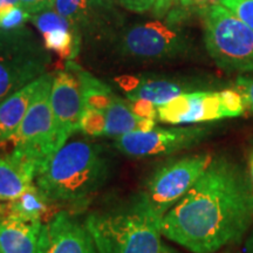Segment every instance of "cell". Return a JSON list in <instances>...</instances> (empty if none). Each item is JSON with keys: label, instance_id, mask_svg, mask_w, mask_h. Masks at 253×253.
<instances>
[{"label": "cell", "instance_id": "6da1fadb", "mask_svg": "<svg viewBox=\"0 0 253 253\" xmlns=\"http://www.w3.org/2000/svg\"><path fill=\"white\" fill-rule=\"evenodd\" d=\"M252 225L253 189L246 168L219 154L164 214L161 230L191 253H216L242 242Z\"/></svg>", "mask_w": 253, "mask_h": 253}, {"label": "cell", "instance_id": "7a4b0ae2", "mask_svg": "<svg viewBox=\"0 0 253 253\" xmlns=\"http://www.w3.org/2000/svg\"><path fill=\"white\" fill-rule=\"evenodd\" d=\"M112 162L101 145L67 141L36 177V184L56 207L87 205L109 181Z\"/></svg>", "mask_w": 253, "mask_h": 253}, {"label": "cell", "instance_id": "3957f363", "mask_svg": "<svg viewBox=\"0 0 253 253\" xmlns=\"http://www.w3.org/2000/svg\"><path fill=\"white\" fill-rule=\"evenodd\" d=\"M162 218L136 194L122 203L93 211L84 225L99 253H160Z\"/></svg>", "mask_w": 253, "mask_h": 253}, {"label": "cell", "instance_id": "277c9868", "mask_svg": "<svg viewBox=\"0 0 253 253\" xmlns=\"http://www.w3.org/2000/svg\"><path fill=\"white\" fill-rule=\"evenodd\" d=\"M204 42L217 67L253 74V28L221 4L203 8Z\"/></svg>", "mask_w": 253, "mask_h": 253}, {"label": "cell", "instance_id": "5b68a950", "mask_svg": "<svg viewBox=\"0 0 253 253\" xmlns=\"http://www.w3.org/2000/svg\"><path fill=\"white\" fill-rule=\"evenodd\" d=\"M52 82L53 75L46 73L36 99L11 142L12 151L36 168L37 176L61 148L49 101Z\"/></svg>", "mask_w": 253, "mask_h": 253}, {"label": "cell", "instance_id": "8992f818", "mask_svg": "<svg viewBox=\"0 0 253 253\" xmlns=\"http://www.w3.org/2000/svg\"><path fill=\"white\" fill-rule=\"evenodd\" d=\"M213 157V154L201 153L167 161L150 173L137 194L163 217L194 186Z\"/></svg>", "mask_w": 253, "mask_h": 253}, {"label": "cell", "instance_id": "52a82bcc", "mask_svg": "<svg viewBox=\"0 0 253 253\" xmlns=\"http://www.w3.org/2000/svg\"><path fill=\"white\" fill-rule=\"evenodd\" d=\"M246 108L235 88L223 90H196L173 97L157 107V120L166 125L189 126L239 118Z\"/></svg>", "mask_w": 253, "mask_h": 253}, {"label": "cell", "instance_id": "ba28073f", "mask_svg": "<svg viewBox=\"0 0 253 253\" xmlns=\"http://www.w3.org/2000/svg\"><path fill=\"white\" fill-rule=\"evenodd\" d=\"M216 131L212 123L202 125L156 126L150 131H132L114 138V147L126 157L145 158L169 156L197 147Z\"/></svg>", "mask_w": 253, "mask_h": 253}, {"label": "cell", "instance_id": "9c48e42d", "mask_svg": "<svg viewBox=\"0 0 253 253\" xmlns=\"http://www.w3.org/2000/svg\"><path fill=\"white\" fill-rule=\"evenodd\" d=\"M120 49L126 58L166 61L188 55L190 43L177 28L161 21H150L126 32Z\"/></svg>", "mask_w": 253, "mask_h": 253}, {"label": "cell", "instance_id": "30bf717a", "mask_svg": "<svg viewBox=\"0 0 253 253\" xmlns=\"http://www.w3.org/2000/svg\"><path fill=\"white\" fill-rule=\"evenodd\" d=\"M43 52L21 37L0 34V101L46 74Z\"/></svg>", "mask_w": 253, "mask_h": 253}, {"label": "cell", "instance_id": "8fae6325", "mask_svg": "<svg viewBox=\"0 0 253 253\" xmlns=\"http://www.w3.org/2000/svg\"><path fill=\"white\" fill-rule=\"evenodd\" d=\"M49 101L62 147L72 135L80 131V120L84 109L80 81L69 68L59 71L53 77Z\"/></svg>", "mask_w": 253, "mask_h": 253}, {"label": "cell", "instance_id": "7c38bea8", "mask_svg": "<svg viewBox=\"0 0 253 253\" xmlns=\"http://www.w3.org/2000/svg\"><path fill=\"white\" fill-rule=\"evenodd\" d=\"M37 253H99L89 231L71 211L60 209L42 224Z\"/></svg>", "mask_w": 253, "mask_h": 253}, {"label": "cell", "instance_id": "4fadbf2b", "mask_svg": "<svg viewBox=\"0 0 253 253\" xmlns=\"http://www.w3.org/2000/svg\"><path fill=\"white\" fill-rule=\"evenodd\" d=\"M116 84L125 91L128 100L143 99L160 107L169 102L173 97L196 90H208L203 84L189 81L185 79L137 77L122 75L115 79Z\"/></svg>", "mask_w": 253, "mask_h": 253}, {"label": "cell", "instance_id": "5bb4252c", "mask_svg": "<svg viewBox=\"0 0 253 253\" xmlns=\"http://www.w3.org/2000/svg\"><path fill=\"white\" fill-rule=\"evenodd\" d=\"M58 208L49 201L36 182L18 196L0 198V217L26 221L46 223L58 212L59 210H54Z\"/></svg>", "mask_w": 253, "mask_h": 253}, {"label": "cell", "instance_id": "9a60e30c", "mask_svg": "<svg viewBox=\"0 0 253 253\" xmlns=\"http://www.w3.org/2000/svg\"><path fill=\"white\" fill-rule=\"evenodd\" d=\"M45 75H41L0 101V147L11 143L13 140L32 102L36 99Z\"/></svg>", "mask_w": 253, "mask_h": 253}, {"label": "cell", "instance_id": "2e32d148", "mask_svg": "<svg viewBox=\"0 0 253 253\" xmlns=\"http://www.w3.org/2000/svg\"><path fill=\"white\" fill-rule=\"evenodd\" d=\"M42 223L0 217V253H37Z\"/></svg>", "mask_w": 253, "mask_h": 253}, {"label": "cell", "instance_id": "e0dca14e", "mask_svg": "<svg viewBox=\"0 0 253 253\" xmlns=\"http://www.w3.org/2000/svg\"><path fill=\"white\" fill-rule=\"evenodd\" d=\"M36 168L20 155L0 154V198L18 196L36 182Z\"/></svg>", "mask_w": 253, "mask_h": 253}, {"label": "cell", "instance_id": "ac0fdd59", "mask_svg": "<svg viewBox=\"0 0 253 253\" xmlns=\"http://www.w3.org/2000/svg\"><path fill=\"white\" fill-rule=\"evenodd\" d=\"M106 116V137H120L132 131H150L157 126L156 120L143 119L135 115L129 100L114 96L113 102L104 113Z\"/></svg>", "mask_w": 253, "mask_h": 253}, {"label": "cell", "instance_id": "d6986e66", "mask_svg": "<svg viewBox=\"0 0 253 253\" xmlns=\"http://www.w3.org/2000/svg\"><path fill=\"white\" fill-rule=\"evenodd\" d=\"M66 67L71 69L80 81L84 108L99 110L103 114L106 113L115 96L112 89L103 82L97 80L96 78L84 71V68H81L77 63L73 62L72 60L66 63Z\"/></svg>", "mask_w": 253, "mask_h": 253}, {"label": "cell", "instance_id": "ffe728a7", "mask_svg": "<svg viewBox=\"0 0 253 253\" xmlns=\"http://www.w3.org/2000/svg\"><path fill=\"white\" fill-rule=\"evenodd\" d=\"M43 43L61 59L73 60L80 50V40L72 31L56 30L43 33Z\"/></svg>", "mask_w": 253, "mask_h": 253}, {"label": "cell", "instance_id": "44dd1931", "mask_svg": "<svg viewBox=\"0 0 253 253\" xmlns=\"http://www.w3.org/2000/svg\"><path fill=\"white\" fill-rule=\"evenodd\" d=\"M106 130V116L99 110L84 108L80 120V131L89 137H101Z\"/></svg>", "mask_w": 253, "mask_h": 253}, {"label": "cell", "instance_id": "7402d4cb", "mask_svg": "<svg viewBox=\"0 0 253 253\" xmlns=\"http://www.w3.org/2000/svg\"><path fill=\"white\" fill-rule=\"evenodd\" d=\"M33 23L36 24L38 30L42 34L46 33V32L56 30L72 31L71 21H68L62 15H60L58 12H45V13H41L34 18Z\"/></svg>", "mask_w": 253, "mask_h": 253}, {"label": "cell", "instance_id": "603a6c76", "mask_svg": "<svg viewBox=\"0 0 253 253\" xmlns=\"http://www.w3.org/2000/svg\"><path fill=\"white\" fill-rule=\"evenodd\" d=\"M30 18V13L20 5H12L0 9V28L13 30L23 25Z\"/></svg>", "mask_w": 253, "mask_h": 253}, {"label": "cell", "instance_id": "cb8c5ba5", "mask_svg": "<svg viewBox=\"0 0 253 253\" xmlns=\"http://www.w3.org/2000/svg\"><path fill=\"white\" fill-rule=\"evenodd\" d=\"M88 0H55V12L69 20H78L87 9Z\"/></svg>", "mask_w": 253, "mask_h": 253}, {"label": "cell", "instance_id": "d4e9b609", "mask_svg": "<svg viewBox=\"0 0 253 253\" xmlns=\"http://www.w3.org/2000/svg\"><path fill=\"white\" fill-rule=\"evenodd\" d=\"M219 4L229 8L253 28V0H219Z\"/></svg>", "mask_w": 253, "mask_h": 253}, {"label": "cell", "instance_id": "484cf974", "mask_svg": "<svg viewBox=\"0 0 253 253\" xmlns=\"http://www.w3.org/2000/svg\"><path fill=\"white\" fill-rule=\"evenodd\" d=\"M233 88L237 89L244 100L246 112L253 113V74L238 75Z\"/></svg>", "mask_w": 253, "mask_h": 253}, {"label": "cell", "instance_id": "4316f807", "mask_svg": "<svg viewBox=\"0 0 253 253\" xmlns=\"http://www.w3.org/2000/svg\"><path fill=\"white\" fill-rule=\"evenodd\" d=\"M129 102H130V108L132 112H134L135 115L143 119H151L157 121V106H155L154 103L150 102V101L138 99L134 101L129 100Z\"/></svg>", "mask_w": 253, "mask_h": 253}, {"label": "cell", "instance_id": "83f0119b", "mask_svg": "<svg viewBox=\"0 0 253 253\" xmlns=\"http://www.w3.org/2000/svg\"><path fill=\"white\" fill-rule=\"evenodd\" d=\"M55 4V0H19V5L28 13H38L43 9H49Z\"/></svg>", "mask_w": 253, "mask_h": 253}, {"label": "cell", "instance_id": "f1b7e54d", "mask_svg": "<svg viewBox=\"0 0 253 253\" xmlns=\"http://www.w3.org/2000/svg\"><path fill=\"white\" fill-rule=\"evenodd\" d=\"M120 1L129 11L142 13V12L148 11V9L153 7L156 0H120Z\"/></svg>", "mask_w": 253, "mask_h": 253}, {"label": "cell", "instance_id": "f546056e", "mask_svg": "<svg viewBox=\"0 0 253 253\" xmlns=\"http://www.w3.org/2000/svg\"><path fill=\"white\" fill-rule=\"evenodd\" d=\"M246 172H248L250 184H251L253 189V145L250 148L248 158H246Z\"/></svg>", "mask_w": 253, "mask_h": 253}, {"label": "cell", "instance_id": "4dcf8cb0", "mask_svg": "<svg viewBox=\"0 0 253 253\" xmlns=\"http://www.w3.org/2000/svg\"><path fill=\"white\" fill-rule=\"evenodd\" d=\"M244 253H253V225L249 231L244 243Z\"/></svg>", "mask_w": 253, "mask_h": 253}, {"label": "cell", "instance_id": "1f68e13d", "mask_svg": "<svg viewBox=\"0 0 253 253\" xmlns=\"http://www.w3.org/2000/svg\"><path fill=\"white\" fill-rule=\"evenodd\" d=\"M12 5H19V0H0V9Z\"/></svg>", "mask_w": 253, "mask_h": 253}, {"label": "cell", "instance_id": "d6a6232c", "mask_svg": "<svg viewBox=\"0 0 253 253\" xmlns=\"http://www.w3.org/2000/svg\"><path fill=\"white\" fill-rule=\"evenodd\" d=\"M160 253H181V252H178L177 250L170 248V246H168L166 244H163L162 250H161Z\"/></svg>", "mask_w": 253, "mask_h": 253}, {"label": "cell", "instance_id": "836d02e7", "mask_svg": "<svg viewBox=\"0 0 253 253\" xmlns=\"http://www.w3.org/2000/svg\"><path fill=\"white\" fill-rule=\"evenodd\" d=\"M94 2H96V4H107V2H109L110 0H93Z\"/></svg>", "mask_w": 253, "mask_h": 253}, {"label": "cell", "instance_id": "e575fe53", "mask_svg": "<svg viewBox=\"0 0 253 253\" xmlns=\"http://www.w3.org/2000/svg\"><path fill=\"white\" fill-rule=\"evenodd\" d=\"M237 253H242V252H237Z\"/></svg>", "mask_w": 253, "mask_h": 253}]
</instances>
